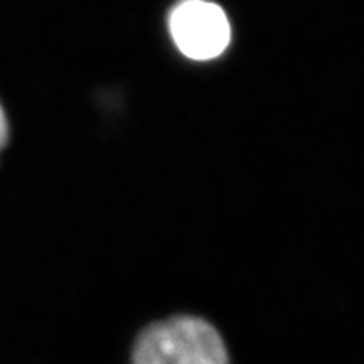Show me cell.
<instances>
[{
  "mask_svg": "<svg viewBox=\"0 0 364 364\" xmlns=\"http://www.w3.org/2000/svg\"><path fill=\"white\" fill-rule=\"evenodd\" d=\"M130 364H231L225 339L211 322L172 316L136 336Z\"/></svg>",
  "mask_w": 364,
  "mask_h": 364,
  "instance_id": "6da1fadb",
  "label": "cell"
},
{
  "mask_svg": "<svg viewBox=\"0 0 364 364\" xmlns=\"http://www.w3.org/2000/svg\"><path fill=\"white\" fill-rule=\"evenodd\" d=\"M169 33L177 49L194 61L221 56L231 43L226 12L209 0H181L171 11Z\"/></svg>",
  "mask_w": 364,
  "mask_h": 364,
  "instance_id": "7a4b0ae2",
  "label": "cell"
},
{
  "mask_svg": "<svg viewBox=\"0 0 364 364\" xmlns=\"http://www.w3.org/2000/svg\"><path fill=\"white\" fill-rule=\"evenodd\" d=\"M9 140V118L6 115V110L0 105V152H2L4 147L7 145Z\"/></svg>",
  "mask_w": 364,
  "mask_h": 364,
  "instance_id": "3957f363",
  "label": "cell"
}]
</instances>
